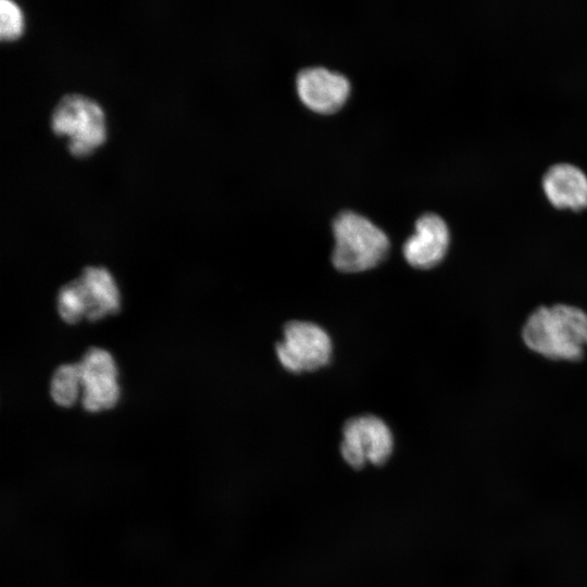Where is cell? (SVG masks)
Instances as JSON below:
<instances>
[{"instance_id": "obj_12", "label": "cell", "mask_w": 587, "mask_h": 587, "mask_svg": "<svg viewBox=\"0 0 587 587\" xmlns=\"http://www.w3.org/2000/svg\"><path fill=\"white\" fill-rule=\"evenodd\" d=\"M0 36L3 40L17 38L23 30V15L20 8L10 0H2L0 4Z\"/></svg>"}, {"instance_id": "obj_9", "label": "cell", "mask_w": 587, "mask_h": 587, "mask_svg": "<svg viewBox=\"0 0 587 587\" xmlns=\"http://www.w3.org/2000/svg\"><path fill=\"white\" fill-rule=\"evenodd\" d=\"M71 283L89 321L120 311V292L107 268L88 266Z\"/></svg>"}, {"instance_id": "obj_1", "label": "cell", "mask_w": 587, "mask_h": 587, "mask_svg": "<svg viewBox=\"0 0 587 587\" xmlns=\"http://www.w3.org/2000/svg\"><path fill=\"white\" fill-rule=\"evenodd\" d=\"M522 338L529 350L546 359L578 361L587 349V313L563 303L538 307L525 321Z\"/></svg>"}, {"instance_id": "obj_10", "label": "cell", "mask_w": 587, "mask_h": 587, "mask_svg": "<svg viewBox=\"0 0 587 587\" xmlns=\"http://www.w3.org/2000/svg\"><path fill=\"white\" fill-rule=\"evenodd\" d=\"M541 186L555 208L574 211L587 208V174L576 164L558 162L550 165L541 177Z\"/></svg>"}, {"instance_id": "obj_3", "label": "cell", "mask_w": 587, "mask_h": 587, "mask_svg": "<svg viewBox=\"0 0 587 587\" xmlns=\"http://www.w3.org/2000/svg\"><path fill=\"white\" fill-rule=\"evenodd\" d=\"M54 134L70 137L68 151L75 157L91 153L105 139V123L100 105L83 95H65L51 115Z\"/></svg>"}, {"instance_id": "obj_8", "label": "cell", "mask_w": 587, "mask_h": 587, "mask_svg": "<svg viewBox=\"0 0 587 587\" xmlns=\"http://www.w3.org/2000/svg\"><path fill=\"white\" fill-rule=\"evenodd\" d=\"M450 246L448 224L439 214L425 212L414 223V233L404 241L402 253L405 261L419 270L437 266Z\"/></svg>"}, {"instance_id": "obj_2", "label": "cell", "mask_w": 587, "mask_h": 587, "mask_svg": "<svg viewBox=\"0 0 587 587\" xmlns=\"http://www.w3.org/2000/svg\"><path fill=\"white\" fill-rule=\"evenodd\" d=\"M334 248L332 263L344 273L371 270L382 263L390 250V240L383 229L364 215L340 211L332 222Z\"/></svg>"}, {"instance_id": "obj_11", "label": "cell", "mask_w": 587, "mask_h": 587, "mask_svg": "<svg viewBox=\"0 0 587 587\" xmlns=\"http://www.w3.org/2000/svg\"><path fill=\"white\" fill-rule=\"evenodd\" d=\"M80 384L79 363L59 366L51 380V397L61 407H72L78 396Z\"/></svg>"}, {"instance_id": "obj_7", "label": "cell", "mask_w": 587, "mask_h": 587, "mask_svg": "<svg viewBox=\"0 0 587 587\" xmlns=\"http://www.w3.org/2000/svg\"><path fill=\"white\" fill-rule=\"evenodd\" d=\"M79 366L84 409L99 412L113 408L120 398L117 369L113 357L103 349L90 348L84 354Z\"/></svg>"}, {"instance_id": "obj_4", "label": "cell", "mask_w": 587, "mask_h": 587, "mask_svg": "<svg viewBox=\"0 0 587 587\" xmlns=\"http://www.w3.org/2000/svg\"><path fill=\"white\" fill-rule=\"evenodd\" d=\"M278 361L288 372L316 371L330 361L332 340L319 325L305 321L285 324L283 339L275 347Z\"/></svg>"}, {"instance_id": "obj_6", "label": "cell", "mask_w": 587, "mask_h": 587, "mask_svg": "<svg viewBox=\"0 0 587 587\" xmlns=\"http://www.w3.org/2000/svg\"><path fill=\"white\" fill-rule=\"evenodd\" d=\"M300 101L319 114H333L348 100L351 85L346 75L324 66H308L296 75Z\"/></svg>"}, {"instance_id": "obj_5", "label": "cell", "mask_w": 587, "mask_h": 587, "mask_svg": "<svg viewBox=\"0 0 587 587\" xmlns=\"http://www.w3.org/2000/svg\"><path fill=\"white\" fill-rule=\"evenodd\" d=\"M394 450V438L387 424L372 414L354 416L342 427L340 453L348 465L362 469L367 463L383 465Z\"/></svg>"}]
</instances>
